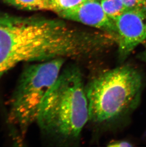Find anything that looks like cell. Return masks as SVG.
<instances>
[{
    "mask_svg": "<svg viewBox=\"0 0 146 147\" xmlns=\"http://www.w3.org/2000/svg\"><path fill=\"white\" fill-rule=\"evenodd\" d=\"M91 49L87 33L69 29L58 21L0 16V79L21 62L82 59Z\"/></svg>",
    "mask_w": 146,
    "mask_h": 147,
    "instance_id": "cell-1",
    "label": "cell"
},
{
    "mask_svg": "<svg viewBox=\"0 0 146 147\" xmlns=\"http://www.w3.org/2000/svg\"><path fill=\"white\" fill-rule=\"evenodd\" d=\"M89 121L88 100L81 71L76 66L63 69L48 91L37 122L40 129L62 146L80 139Z\"/></svg>",
    "mask_w": 146,
    "mask_h": 147,
    "instance_id": "cell-2",
    "label": "cell"
},
{
    "mask_svg": "<svg viewBox=\"0 0 146 147\" xmlns=\"http://www.w3.org/2000/svg\"><path fill=\"white\" fill-rule=\"evenodd\" d=\"M144 82L138 68L123 63L94 76L86 85L89 121L104 126L128 117L141 102Z\"/></svg>",
    "mask_w": 146,
    "mask_h": 147,
    "instance_id": "cell-3",
    "label": "cell"
},
{
    "mask_svg": "<svg viewBox=\"0 0 146 147\" xmlns=\"http://www.w3.org/2000/svg\"><path fill=\"white\" fill-rule=\"evenodd\" d=\"M56 58L28 66L21 74L11 100L9 121L22 133L37 121L40 108L66 61Z\"/></svg>",
    "mask_w": 146,
    "mask_h": 147,
    "instance_id": "cell-4",
    "label": "cell"
},
{
    "mask_svg": "<svg viewBox=\"0 0 146 147\" xmlns=\"http://www.w3.org/2000/svg\"><path fill=\"white\" fill-rule=\"evenodd\" d=\"M113 22L119 61L123 63L138 45L146 40V11L126 10Z\"/></svg>",
    "mask_w": 146,
    "mask_h": 147,
    "instance_id": "cell-5",
    "label": "cell"
},
{
    "mask_svg": "<svg viewBox=\"0 0 146 147\" xmlns=\"http://www.w3.org/2000/svg\"><path fill=\"white\" fill-rule=\"evenodd\" d=\"M58 14L67 19L96 28L112 30L115 28L113 20L107 16L97 0H89L74 8L61 11Z\"/></svg>",
    "mask_w": 146,
    "mask_h": 147,
    "instance_id": "cell-6",
    "label": "cell"
},
{
    "mask_svg": "<svg viewBox=\"0 0 146 147\" xmlns=\"http://www.w3.org/2000/svg\"><path fill=\"white\" fill-rule=\"evenodd\" d=\"M5 3L27 10H51L50 0H3Z\"/></svg>",
    "mask_w": 146,
    "mask_h": 147,
    "instance_id": "cell-7",
    "label": "cell"
},
{
    "mask_svg": "<svg viewBox=\"0 0 146 147\" xmlns=\"http://www.w3.org/2000/svg\"><path fill=\"white\" fill-rule=\"evenodd\" d=\"M101 4L106 15L113 21L127 10L121 0H102Z\"/></svg>",
    "mask_w": 146,
    "mask_h": 147,
    "instance_id": "cell-8",
    "label": "cell"
},
{
    "mask_svg": "<svg viewBox=\"0 0 146 147\" xmlns=\"http://www.w3.org/2000/svg\"><path fill=\"white\" fill-rule=\"evenodd\" d=\"M89 0H50L51 10L58 13L78 6Z\"/></svg>",
    "mask_w": 146,
    "mask_h": 147,
    "instance_id": "cell-9",
    "label": "cell"
},
{
    "mask_svg": "<svg viewBox=\"0 0 146 147\" xmlns=\"http://www.w3.org/2000/svg\"><path fill=\"white\" fill-rule=\"evenodd\" d=\"M127 10L146 11V0H121Z\"/></svg>",
    "mask_w": 146,
    "mask_h": 147,
    "instance_id": "cell-10",
    "label": "cell"
},
{
    "mask_svg": "<svg viewBox=\"0 0 146 147\" xmlns=\"http://www.w3.org/2000/svg\"><path fill=\"white\" fill-rule=\"evenodd\" d=\"M133 146L130 142L123 140H113L107 145L108 147H132Z\"/></svg>",
    "mask_w": 146,
    "mask_h": 147,
    "instance_id": "cell-11",
    "label": "cell"
},
{
    "mask_svg": "<svg viewBox=\"0 0 146 147\" xmlns=\"http://www.w3.org/2000/svg\"><path fill=\"white\" fill-rule=\"evenodd\" d=\"M140 58L142 61H143L146 64V50L142 54H141L140 56Z\"/></svg>",
    "mask_w": 146,
    "mask_h": 147,
    "instance_id": "cell-12",
    "label": "cell"
}]
</instances>
